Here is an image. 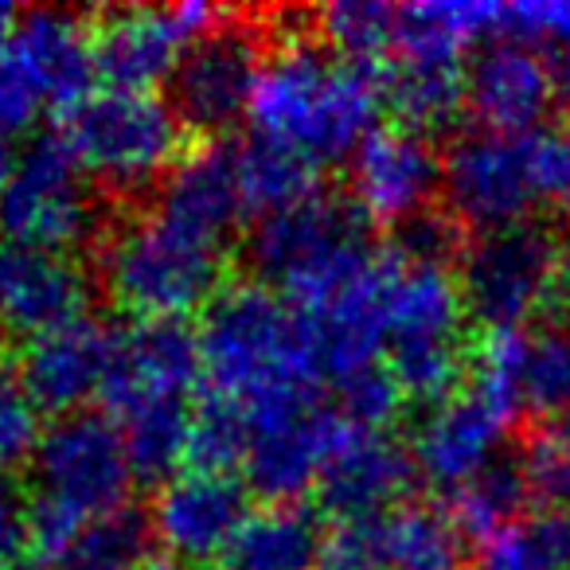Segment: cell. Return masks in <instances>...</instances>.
Instances as JSON below:
<instances>
[{"mask_svg": "<svg viewBox=\"0 0 570 570\" xmlns=\"http://www.w3.org/2000/svg\"><path fill=\"white\" fill-rule=\"evenodd\" d=\"M535 207L570 219V126H543L523 134Z\"/></svg>", "mask_w": 570, "mask_h": 570, "instance_id": "e575fe53", "label": "cell"}, {"mask_svg": "<svg viewBox=\"0 0 570 570\" xmlns=\"http://www.w3.org/2000/svg\"><path fill=\"white\" fill-rule=\"evenodd\" d=\"M476 387L512 419H562L570 411V321L547 317L489 333L476 356Z\"/></svg>", "mask_w": 570, "mask_h": 570, "instance_id": "4fadbf2b", "label": "cell"}, {"mask_svg": "<svg viewBox=\"0 0 570 570\" xmlns=\"http://www.w3.org/2000/svg\"><path fill=\"white\" fill-rule=\"evenodd\" d=\"M12 168H17V157H12V145L4 141V137H0V196H4V188H9Z\"/></svg>", "mask_w": 570, "mask_h": 570, "instance_id": "ab89813d", "label": "cell"}, {"mask_svg": "<svg viewBox=\"0 0 570 570\" xmlns=\"http://www.w3.org/2000/svg\"><path fill=\"white\" fill-rule=\"evenodd\" d=\"M473 570H570V508H543L481 543Z\"/></svg>", "mask_w": 570, "mask_h": 570, "instance_id": "f546056e", "label": "cell"}, {"mask_svg": "<svg viewBox=\"0 0 570 570\" xmlns=\"http://www.w3.org/2000/svg\"><path fill=\"white\" fill-rule=\"evenodd\" d=\"M36 547L32 492L12 476H0V570H20Z\"/></svg>", "mask_w": 570, "mask_h": 570, "instance_id": "74e56055", "label": "cell"}, {"mask_svg": "<svg viewBox=\"0 0 570 570\" xmlns=\"http://www.w3.org/2000/svg\"><path fill=\"white\" fill-rule=\"evenodd\" d=\"M235 165H238L243 204H246V212H254V215L282 212V207L297 204V199L317 191V184H313L317 168L305 165L297 153L282 149V145L262 141V137H250V141L235 145Z\"/></svg>", "mask_w": 570, "mask_h": 570, "instance_id": "4dcf8cb0", "label": "cell"}, {"mask_svg": "<svg viewBox=\"0 0 570 570\" xmlns=\"http://www.w3.org/2000/svg\"><path fill=\"white\" fill-rule=\"evenodd\" d=\"M212 4H165V9H114L95 24V71L114 90L153 95L180 67L184 51L219 24Z\"/></svg>", "mask_w": 570, "mask_h": 570, "instance_id": "7c38bea8", "label": "cell"}, {"mask_svg": "<svg viewBox=\"0 0 570 570\" xmlns=\"http://www.w3.org/2000/svg\"><path fill=\"white\" fill-rule=\"evenodd\" d=\"M59 134L67 137L90 184L114 196L165 184L184 145V126L168 98L114 87L90 90L75 110H67Z\"/></svg>", "mask_w": 570, "mask_h": 570, "instance_id": "ba28073f", "label": "cell"}, {"mask_svg": "<svg viewBox=\"0 0 570 570\" xmlns=\"http://www.w3.org/2000/svg\"><path fill=\"white\" fill-rule=\"evenodd\" d=\"M204 380L196 328L184 321H137L114 344L106 406L110 419L153 403H188V391Z\"/></svg>", "mask_w": 570, "mask_h": 570, "instance_id": "ffe728a7", "label": "cell"}, {"mask_svg": "<svg viewBox=\"0 0 570 570\" xmlns=\"http://www.w3.org/2000/svg\"><path fill=\"white\" fill-rule=\"evenodd\" d=\"M246 450H250V419H246L243 406L215 395H207L199 406H191L188 469L230 473V469L246 461Z\"/></svg>", "mask_w": 570, "mask_h": 570, "instance_id": "d6a6232c", "label": "cell"}, {"mask_svg": "<svg viewBox=\"0 0 570 570\" xmlns=\"http://www.w3.org/2000/svg\"><path fill=\"white\" fill-rule=\"evenodd\" d=\"M348 422L336 406L305 403L250 419V450H246V484L266 504H297L317 489L321 473L348 438Z\"/></svg>", "mask_w": 570, "mask_h": 570, "instance_id": "9a60e30c", "label": "cell"}, {"mask_svg": "<svg viewBox=\"0 0 570 570\" xmlns=\"http://www.w3.org/2000/svg\"><path fill=\"white\" fill-rule=\"evenodd\" d=\"M453 250H458V223L450 215H422V219L406 223L399 227V250L403 258H414V262H450Z\"/></svg>", "mask_w": 570, "mask_h": 570, "instance_id": "f35d334b", "label": "cell"}, {"mask_svg": "<svg viewBox=\"0 0 570 570\" xmlns=\"http://www.w3.org/2000/svg\"><path fill=\"white\" fill-rule=\"evenodd\" d=\"M114 344H118V333L95 313H87L71 325L28 341L17 364L20 380L40 411L56 414V419L79 414L87 411L90 399L106 391Z\"/></svg>", "mask_w": 570, "mask_h": 570, "instance_id": "44dd1931", "label": "cell"}, {"mask_svg": "<svg viewBox=\"0 0 570 570\" xmlns=\"http://www.w3.org/2000/svg\"><path fill=\"white\" fill-rule=\"evenodd\" d=\"M48 98H43L36 75L28 71L24 59L12 51V43L0 48V137L9 141L17 134H28V129L40 121V114H48Z\"/></svg>", "mask_w": 570, "mask_h": 570, "instance_id": "8d00e7d4", "label": "cell"}, {"mask_svg": "<svg viewBox=\"0 0 570 570\" xmlns=\"http://www.w3.org/2000/svg\"><path fill=\"white\" fill-rule=\"evenodd\" d=\"M461 302L489 333L547 321L570 294V246L547 223H515L476 235L461 250Z\"/></svg>", "mask_w": 570, "mask_h": 570, "instance_id": "52a82bcc", "label": "cell"}, {"mask_svg": "<svg viewBox=\"0 0 570 570\" xmlns=\"http://www.w3.org/2000/svg\"><path fill=\"white\" fill-rule=\"evenodd\" d=\"M383 87L375 67H360L309 40H289L266 56L250 102L254 137L297 153L305 165H336L375 134Z\"/></svg>", "mask_w": 570, "mask_h": 570, "instance_id": "7a4b0ae2", "label": "cell"}, {"mask_svg": "<svg viewBox=\"0 0 570 570\" xmlns=\"http://www.w3.org/2000/svg\"><path fill=\"white\" fill-rule=\"evenodd\" d=\"M387 570H458L461 531L450 512L430 504H399L380 515Z\"/></svg>", "mask_w": 570, "mask_h": 570, "instance_id": "83f0119b", "label": "cell"}, {"mask_svg": "<svg viewBox=\"0 0 570 570\" xmlns=\"http://www.w3.org/2000/svg\"><path fill=\"white\" fill-rule=\"evenodd\" d=\"M364 223L352 199L317 188L282 212L258 215L246 258L262 285L289 297L297 309H313L375 262Z\"/></svg>", "mask_w": 570, "mask_h": 570, "instance_id": "8992f818", "label": "cell"}, {"mask_svg": "<svg viewBox=\"0 0 570 570\" xmlns=\"http://www.w3.org/2000/svg\"><path fill=\"white\" fill-rule=\"evenodd\" d=\"M508 426H512V414L473 383V387L426 406L411 438L414 469L434 489H445L453 497L473 476L497 465L508 442Z\"/></svg>", "mask_w": 570, "mask_h": 570, "instance_id": "ac0fdd59", "label": "cell"}, {"mask_svg": "<svg viewBox=\"0 0 570 570\" xmlns=\"http://www.w3.org/2000/svg\"><path fill=\"white\" fill-rule=\"evenodd\" d=\"M134 481L126 442L110 414L79 411L43 426L32 458L36 547H63L90 523L126 512Z\"/></svg>", "mask_w": 570, "mask_h": 570, "instance_id": "277c9868", "label": "cell"}, {"mask_svg": "<svg viewBox=\"0 0 570 570\" xmlns=\"http://www.w3.org/2000/svg\"><path fill=\"white\" fill-rule=\"evenodd\" d=\"M348 188L367 223L406 227L434 212L442 196V153L419 129L380 126L352 153Z\"/></svg>", "mask_w": 570, "mask_h": 570, "instance_id": "2e32d148", "label": "cell"}, {"mask_svg": "<svg viewBox=\"0 0 570 570\" xmlns=\"http://www.w3.org/2000/svg\"><path fill=\"white\" fill-rule=\"evenodd\" d=\"M36 399L28 395L20 367L0 356V476H12L20 465H32L36 445L43 438V419Z\"/></svg>", "mask_w": 570, "mask_h": 570, "instance_id": "836d02e7", "label": "cell"}, {"mask_svg": "<svg viewBox=\"0 0 570 570\" xmlns=\"http://www.w3.org/2000/svg\"><path fill=\"white\" fill-rule=\"evenodd\" d=\"M325 531L309 504H262L223 554V570H321Z\"/></svg>", "mask_w": 570, "mask_h": 570, "instance_id": "d4e9b609", "label": "cell"}, {"mask_svg": "<svg viewBox=\"0 0 570 570\" xmlns=\"http://www.w3.org/2000/svg\"><path fill=\"white\" fill-rule=\"evenodd\" d=\"M559 82H562V98H570V56H562V67H559Z\"/></svg>", "mask_w": 570, "mask_h": 570, "instance_id": "b9f144b4", "label": "cell"}, {"mask_svg": "<svg viewBox=\"0 0 570 570\" xmlns=\"http://www.w3.org/2000/svg\"><path fill=\"white\" fill-rule=\"evenodd\" d=\"M90 282L87 266L75 254L32 250V246L0 243V333L36 341L87 317Z\"/></svg>", "mask_w": 570, "mask_h": 570, "instance_id": "d6986e66", "label": "cell"}, {"mask_svg": "<svg viewBox=\"0 0 570 570\" xmlns=\"http://www.w3.org/2000/svg\"><path fill=\"white\" fill-rule=\"evenodd\" d=\"M535 497L531 481L523 473L520 458H500L497 465H489L481 476L453 492L450 500V520L458 523L461 535L473 539H492L497 531H504L508 523L523 520V508Z\"/></svg>", "mask_w": 570, "mask_h": 570, "instance_id": "f1b7e54d", "label": "cell"}, {"mask_svg": "<svg viewBox=\"0 0 570 570\" xmlns=\"http://www.w3.org/2000/svg\"><path fill=\"white\" fill-rule=\"evenodd\" d=\"M98 191L63 134H40L0 196V243L75 254L98 243Z\"/></svg>", "mask_w": 570, "mask_h": 570, "instance_id": "9c48e42d", "label": "cell"}, {"mask_svg": "<svg viewBox=\"0 0 570 570\" xmlns=\"http://www.w3.org/2000/svg\"><path fill=\"white\" fill-rule=\"evenodd\" d=\"M137 570H180V567H176V562H168V559H145Z\"/></svg>", "mask_w": 570, "mask_h": 570, "instance_id": "7bdbcfd3", "label": "cell"}, {"mask_svg": "<svg viewBox=\"0 0 570 570\" xmlns=\"http://www.w3.org/2000/svg\"><path fill=\"white\" fill-rule=\"evenodd\" d=\"M250 512L246 484L235 473L184 469L157 489L149 535L176 567H212L223 562Z\"/></svg>", "mask_w": 570, "mask_h": 570, "instance_id": "5bb4252c", "label": "cell"}, {"mask_svg": "<svg viewBox=\"0 0 570 570\" xmlns=\"http://www.w3.org/2000/svg\"><path fill=\"white\" fill-rule=\"evenodd\" d=\"M414 476L411 450L387 438L383 430H348L341 450L325 465L317 481V500L325 512L341 520H364V515H383L391 508L406 504Z\"/></svg>", "mask_w": 570, "mask_h": 570, "instance_id": "7402d4cb", "label": "cell"}, {"mask_svg": "<svg viewBox=\"0 0 570 570\" xmlns=\"http://www.w3.org/2000/svg\"><path fill=\"white\" fill-rule=\"evenodd\" d=\"M442 199L445 215L458 227H473L476 235L528 223L535 212V191L523 137L484 129L458 137L442 153Z\"/></svg>", "mask_w": 570, "mask_h": 570, "instance_id": "8fae6325", "label": "cell"}, {"mask_svg": "<svg viewBox=\"0 0 570 570\" xmlns=\"http://www.w3.org/2000/svg\"><path fill=\"white\" fill-rule=\"evenodd\" d=\"M145 543H149V520L126 508L90 523L71 543L40 551L20 570H137L145 562Z\"/></svg>", "mask_w": 570, "mask_h": 570, "instance_id": "4316f807", "label": "cell"}, {"mask_svg": "<svg viewBox=\"0 0 570 570\" xmlns=\"http://www.w3.org/2000/svg\"><path fill=\"white\" fill-rule=\"evenodd\" d=\"M262 67L266 51L258 28L219 20L184 51L180 67L168 79V106L191 134H223L235 121L250 118Z\"/></svg>", "mask_w": 570, "mask_h": 570, "instance_id": "30bf717a", "label": "cell"}, {"mask_svg": "<svg viewBox=\"0 0 570 570\" xmlns=\"http://www.w3.org/2000/svg\"><path fill=\"white\" fill-rule=\"evenodd\" d=\"M121 442L137 481H173L188 469L191 450V406L188 403H153L118 414Z\"/></svg>", "mask_w": 570, "mask_h": 570, "instance_id": "484cf974", "label": "cell"}, {"mask_svg": "<svg viewBox=\"0 0 570 570\" xmlns=\"http://www.w3.org/2000/svg\"><path fill=\"white\" fill-rule=\"evenodd\" d=\"M559 98V67L515 36L484 40L465 63V106L484 134H535Z\"/></svg>", "mask_w": 570, "mask_h": 570, "instance_id": "e0dca14e", "label": "cell"}, {"mask_svg": "<svg viewBox=\"0 0 570 570\" xmlns=\"http://www.w3.org/2000/svg\"><path fill=\"white\" fill-rule=\"evenodd\" d=\"M12 51L36 75L51 110H75L90 95L95 71V24L67 9H32L20 12L12 32Z\"/></svg>", "mask_w": 570, "mask_h": 570, "instance_id": "603a6c76", "label": "cell"}, {"mask_svg": "<svg viewBox=\"0 0 570 570\" xmlns=\"http://www.w3.org/2000/svg\"><path fill=\"white\" fill-rule=\"evenodd\" d=\"M20 24V12L12 9V4H0V48L12 40V32H17Z\"/></svg>", "mask_w": 570, "mask_h": 570, "instance_id": "60d3db41", "label": "cell"}, {"mask_svg": "<svg viewBox=\"0 0 570 570\" xmlns=\"http://www.w3.org/2000/svg\"><path fill=\"white\" fill-rule=\"evenodd\" d=\"M520 461L535 497H543L551 508H570V411L547 422Z\"/></svg>", "mask_w": 570, "mask_h": 570, "instance_id": "d590c367", "label": "cell"}, {"mask_svg": "<svg viewBox=\"0 0 570 570\" xmlns=\"http://www.w3.org/2000/svg\"><path fill=\"white\" fill-rule=\"evenodd\" d=\"M465 302L461 285L442 262H414L391 250L387 289H383V336L387 372L403 399L442 403L458 395L469 367Z\"/></svg>", "mask_w": 570, "mask_h": 570, "instance_id": "5b68a950", "label": "cell"}, {"mask_svg": "<svg viewBox=\"0 0 570 570\" xmlns=\"http://www.w3.org/2000/svg\"><path fill=\"white\" fill-rule=\"evenodd\" d=\"M196 341L207 395L243 406L246 419L321 403L328 387L309 317L262 282L227 285L204 309Z\"/></svg>", "mask_w": 570, "mask_h": 570, "instance_id": "6da1fadb", "label": "cell"}, {"mask_svg": "<svg viewBox=\"0 0 570 570\" xmlns=\"http://www.w3.org/2000/svg\"><path fill=\"white\" fill-rule=\"evenodd\" d=\"M399 20H403V9L383 4V0H336L317 12L325 48L348 63L375 67V71H380V59H391L395 51Z\"/></svg>", "mask_w": 570, "mask_h": 570, "instance_id": "1f68e13d", "label": "cell"}, {"mask_svg": "<svg viewBox=\"0 0 570 570\" xmlns=\"http://www.w3.org/2000/svg\"><path fill=\"white\" fill-rule=\"evenodd\" d=\"M153 207L165 212L168 219L191 227L196 235L227 246L238 219L246 215L243 188H238L235 145L230 149L227 145H204L196 153H184L173 173L165 176Z\"/></svg>", "mask_w": 570, "mask_h": 570, "instance_id": "cb8c5ba5", "label": "cell"}, {"mask_svg": "<svg viewBox=\"0 0 570 570\" xmlns=\"http://www.w3.org/2000/svg\"><path fill=\"white\" fill-rule=\"evenodd\" d=\"M227 246L165 212L129 215L98 238V285L137 321H184L223 294Z\"/></svg>", "mask_w": 570, "mask_h": 570, "instance_id": "3957f363", "label": "cell"}]
</instances>
